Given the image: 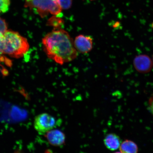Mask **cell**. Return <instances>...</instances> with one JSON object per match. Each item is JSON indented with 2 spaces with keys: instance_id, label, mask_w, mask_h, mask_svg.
I'll use <instances>...</instances> for the list:
<instances>
[{
  "instance_id": "1",
  "label": "cell",
  "mask_w": 153,
  "mask_h": 153,
  "mask_svg": "<svg viewBox=\"0 0 153 153\" xmlns=\"http://www.w3.org/2000/svg\"><path fill=\"white\" fill-rule=\"evenodd\" d=\"M44 51L49 59L61 65L75 59L78 51L68 32L58 29L46 35L42 39Z\"/></svg>"
},
{
  "instance_id": "16",
  "label": "cell",
  "mask_w": 153,
  "mask_h": 153,
  "mask_svg": "<svg viewBox=\"0 0 153 153\" xmlns=\"http://www.w3.org/2000/svg\"><path fill=\"white\" fill-rule=\"evenodd\" d=\"M152 62H153V57H152Z\"/></svg>"
},
{
  "instance_id": "9",
  "label": "cell",
  "mask_w": 153,
  "mask_h": 153,
  "mask_svg": "<svg viewBox=\"0 0 153 153\" xmlns=\"http://www.w3.org/2000/svg\"><path fill=\"white\" fill-rule=\"evenodd\" d=\"M120 149L122 153H137L138 151L137 145L128 140H126L121 143Z\"/></svg>"
},
{
  "instance_id": "4",
  "label": "cell",
  "mask_w": 153,
  "mask_h": 153,
  "mask_svg": "<svg viewBox=\"0 0 153 153\" xmlns=\"http://www.w3.org/2000/svg\"><path fill=\"white\" fill-rule=\"evenodd\" d=\"M60 120H57L54 117L47 113L38 115L34 118V126L40 134H45L60 124Z\"/></svg>"
},
{
  "instance_id": "15",
  "label": "cell",
  "mask_w": 153,
  "mask_h": 153,
  "mask_svg": "<svg viewBox=\"0 0 153 153\" xmlns=\"http://www.w3.org/2000/svg\"><path fill=\"white\" fill-rule=\"evenodd\" d=\"M114 153H122L121 152H114Z\"/></svg>"
},
{
  "instance_id": "5",
  "label": "cell",
  "mask_w": 153,
  "mask_h": 153,
  "mask_svg": "<svg viewBox=\"0 0 153 153\" xmlns=\"http://www.w3.org/2000/svg\"><path fill=\"white\" fill-rule=\"evenodd\" d=\"M153 62L148 55H140L135 57L133 61V65L137 72L142 74H146L152 70Z\"/></svg>"
},
{
  "instance_id": "2",
  "label": "cell",
  "mask_w": 153,
  "mask_h": 153,
  "mask_svg": "<svg viewBox=\"0 0 153 153\" xmlns=\"http://www.w3.org/2000/svg\"><path fill=\"white\" fill-rule=\"evenodd\" d=\"M3 38L5 54L12 58H21L29 49L27 39L18 32L7 30Z\"/></svg>"
},
{
  "instance_id": "3",
  "label": "cell",
  "mask_w": 153,
  "mask_h": 153,
  "mask_svg": "<svg viewBox=\"0 0 153 153\" xmlns=\"http://www.w3.org/2000/svg\"><path fill=\"white\" fill-rule=\"evenodd\" d=\"M26 7L35 9L42 16L51 13L53 15L60 14L62 9L59 5L58 0H25Z\"/></svg>"
},
{
  "instance_id": "6",
  "label": "cell",
  "mask_w": 153,
  "mask_h": 153,
  "mask_svg": "<svg viewBox=\"0 0 153 153\" xmlns=\"http://www.w3.org/2000/svg\"><path fill=\"white\" fill-rule=\"evenodd\" d=\"M74 45L78 52L82 53H87L93 48V39L89 36L81 34L75 38Z\"/></svg>"
},
{
  "instance_id": "10",
  "label": "cell",
  "mask_w": 153,
  "mask_h": 153,
  "mask_svg": "<svg viewBox=\"0 0 153 153\" xmlns=\"http://www.w3.org/2000/svg\"><path fill=\"white\" fill-rule=\"evenodd\" d=\"M4 51V42L3 36H0V65L2 63L7 66L10 67L12 66L11 61L6 56Z\"/></svg>"
},
{
  "instance_id": "13",
  "label": "cell",
  "mask_w": 153,
  "mask_h": 153,
  "mask_svg": "<svg viewBox=\"0 0 153 153\" xmlns=\"http://www.w3.org/2000/svg\"><path fill=\"white\" fill-rule=\"evenodd\" d=\"M7 30L6 22L3 19L0 18V36H4Z\"/></svg>"
},
{
  "instance_id": "12",
  "label": "cell",
  "mask_w": 153,
  "mask_h": 153,
  "mask_svg": "<svg viewBox=\"0 0 153 153\" xmlns=\"http://www.w3.org/2000/svg\"><path fill=\"white\" fill-rule=\"evenodd\" d=\"M58 2L62 9L67 10L71 7L72 0H58Z\"/></svg>"
},
{
  "instance_id": "14",
  "label": "cell",
  "mask_w": 153,
  "mask_h": 153,
  "mask_svg": "<svg viewBox=\"0 0 153 153\" xmlns=\"http://www.w3.org/2000/svg\"><path fill=\"white\" fill-rule=\"evenodd\" d=\"M149 108L151 112L153 114V97H151L149 101Z\"/></svg>"
},
{
  "instance_id": "8",
  "label": "cell",
  "mask_w": 153,
  "mask_h": 153,
  "mask_svg": "<svg viewBox=\"0 0 153 153\" xmlns=\"http://www.w3.org/2000/svg\"><path fill=\"white\" fill-rule=\"evenodd\" d=\"M105 146L111 151L117 150L121 144V140L116 134L110 133L107 135L104 139Z\"/></svg>"
},
{
  "instance_id": "11",
  "label": "cell",
  "mask_w": 153,
  "mask_h": 153,
  "mask_svg": "<svg viewBox=\"0 0 153 153\" xmlns=\"http://www.w3.org/2000/svg\"><path fill=\"white\" fill-rule=\"evenodd\" d=\"M10 5V0H0V13L8 11Z\"/></svg>"
},
{
  "instance_id": "7",
  "label": "cell",
  "mask_w": 153,
  "mask_h": 153,
  "mask_svg": "<svg viewBox=\"0 0 153 153\" xmlns=\"http://www.w3.org/2000/svg\"><path fill=\"white\" fill-rule=\"evenodd\" d=\"M45 135L48 142L53 146H62L65 143V135L60 130L53 129L48 132Z\"/></svg>"
}]
</instances>
